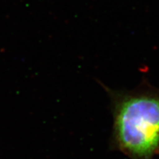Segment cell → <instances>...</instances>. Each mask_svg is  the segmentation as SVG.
Returning <instances> with one entry per match:
<instances>
[{
    "instance_id": "1",
    "label": "cell",
    "mask_w": 159,
    "mask_h": 159,
    "mask_svg": "<svg viewBox=\"0 0 159 159\" xmlns=\"http://www.w3.org/2000/svg\"><path fill=\"white\" fill-rule=\"evenodd\" d=\"M114 133L119 148L132 159L159 152V91L125 94L116 100Z\"/></svg>"
}]
</instances>
